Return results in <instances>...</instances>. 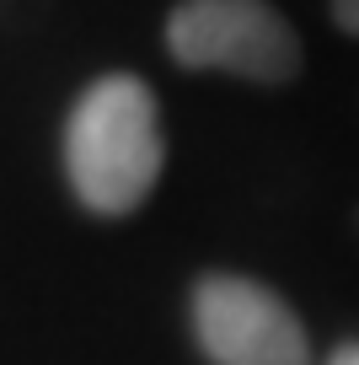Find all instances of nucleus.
Masks as SVG:
<instances>
[{
  "instance_id": "nucleus-3",
  "label": "nucleus",
  "mask_w": 359,
  "mask_h": 365,
  "mask_svg": "<svg viewBox=\"0 0 359 365\" xmlns=\"http://www.w3.org/2000/svg\"><path fill=\"white\" fill-rule=\"evenodd\" d=\"M193 328L214 365H311L295 312L252 279H204L193 296Z\"/></svg>"
},
{
  "instance_id": "nucleus-5",
  "label": "nucleus",
  "mask_w": 359,
  "mask_h": 365,
  "mask_svg": "<svg viewBox=\"0 0 359 365\" xmlns=\"http://www.w3.org/2000/svg\"><path fill=\"white\" fill-rule=\"evenodd\" d=\"M333 365H359V344H343V349L333 354Z\"/></svg>"
},
{
  "instance_id": "nucleus-1",
  "label": "nucleus",
  "mask_w": 359,
  "mask_h": 365,
  "mask_svg": "<svg viewBox=\"0 0 359 365\" xmlns=\"http://www.w3.org/2000/svg\"><path fill=\"white\" fill-rule=\"evenodd\" d=\"M65 167L86 210L124 215L150 194L161 172L156 97L135 76H108L86 91L65 129Z\"/></svg>"
},
{
  "instance_id": "nucleus-4",
  "label": "nucleus",
  "mask_w": 359,
  "mask_h": 365,
  "mask_svg": "<svg viewBox=\"0 0 359 365\" xmlns=\"http://www.w3.org/2000/svg\"><path fill=\"white\" fill-rule=\"evenodd\" d=\"M333 11H338V22H343L348 33H359V0H333Z\"/></svg>"
},
{
  "instance_id": "nucleus-2",
  "label": "nucleus",
  "mask_w": 359,
  "mask_h": 365,
  "mask_svg": "<svg viewBox=\"0 0 359 365\" xmlns=\"http://www.w3.org/2000/svg\"><path fill=\"white\" fill-rule=\"evenodd\" d=\"M167 48L177 65L231 70L252 81H290L301 70L290 22L263 0H188L172 11Z\"/></svg>"
}]
</instances>
